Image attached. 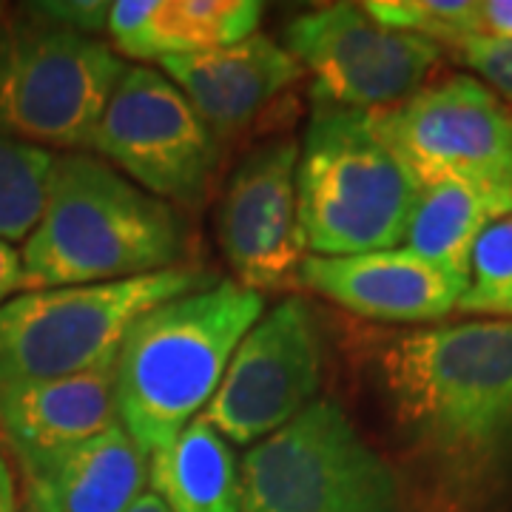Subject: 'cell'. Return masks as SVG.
<instances>
[{
	"label": "cell",
	"instance_id": "5",
	"mask_svg": "<svg viewBox=\"0 0 512 512\" xmlns=\"http://www.w3.org/2000/svg\"><path fill=\"white\" fill-rule=\"evenodd\" d=\"M217 282L211 271L180 265L106 285L15 293L0 305V387L66 379L114 362L143 313Z\"/></svg>",
	"mask_w": 512,
	"mask_h": 512
},
{
	"label": "cell",
	"instance_id": "13",
	"mask_svg": "<svg viewBox=\"0 0 512 512\" xmlns=\"http://www.w3.org/2000/svg\"><path fill=\"white\" fill-rule=\"evenodd\" d=\"M299 282L356 316L399 325L439 322L456 311L467 288L464 279L410 248L353 256L308 254L299 265Z\"/></svg>",
	"mask_w": 512,
	"mask_h": 512
},
{
	"label": "cell",
	"instance_id": "20",
	"mask_svg": "<svg viewBox=\"0 0 512 512\" xmlns=\"http://www.w3.org/2000/svg\"><path fill=\"white\" fill-rule=\"evenodd\" d=\"M55 154L0 137V239L20 242L43 214Z\"/></svg>",
	"mask_w": 512,
	"mask_h": 512
},
{
	"label": "cell",
	"instance_id": "27",
	"mask_svg": "<svg viewBox=\"0 0 512 512\" xmlns=\"http://www.w3.org/2000/svg\"><path fill=\"white\" fill-rule=\"evenodd\" d=\"M0 512H18V484L9 456L0 444Z\"/></svg>",
	"mask_w": 512,
	"mask_h": 512
},
{
	"label": "cell",
	"instance_id": "11",
	"mask_svg": "<svg viewBox=\"0 0 512 512\" xmlns=\"http://www.w3.org/2000/svg\"><path fill=\"white\" fill-rule=\"evenodd\" d=\"M322 376V325L308 299L288 296L242 336L200 419L228 444L254 447L316 402Z\"/></svg>",
	"mask_w": 512,
	"mask_h": 512
},
{
	"label": "cell",
	"instance_id": "10",
	"mask_svg": "<svg viewBox=\"0 0 512 512\" xmlns=\"http://www.w3.org/2000/svg\"><path fill=\"white\" fill-rule=\"evenodd\" d=\"M285 49L311 72L313 103L353 111L410 100L444 57L439 43L376 23L362 3H330L293 18Z\"/></svg>",
	"mask_w": 512,
	"mask_h": 512
},
{
	"label": "cell",
	"instance_id": "21",
	"mask_svg": "<svg viewBox=\"0 0 512 512\" xmlns=\"http://www.w3.org/2000/svg\"><path fill=\"white\" fill-rule=\"evenodd\" d=\"M456 311L512 316V214L490 222L476 239Z\"/></svg>",
	"mask_w": 512,
	"mask_h": 512
},
{
	"label": "cell",
	"instance_id": "15",
	"mask_svg": "<svg viewBox=\"0 0 512 512\" xmlns=\"http://www.w3.org/2000/svg\"><path fill=\"white\" fill-rule=\"evenodd\" d=\"M117 359L49 382L0 387V444L15 464L52 456L109 430L117 419Z\"/></svg>",
	"mask_w": 512,
	"mask_h": 512
},
{
	"label": "cell",
	"instance_id": "6",
	"mask_svg": "<svg viewBox=\"0 0 512 512\" xmlns=\"http://www.w3.org/2000/svg\"><path fill=\"white\" fill-rule=\"evenodd\" d=\"M239 512H404L399 478L348 410L316 399L239 461Z\"/></svg>",
	"mask_w": 512,
	"mask_h": 512
},
{
	"label": "cell",
	"instance_id": "9",
	"mask_svg": "<svg viewBox=\"0 0 512 512\" xmlns=\"http://www.w3.org/2000/svg\"><path fill=\"white\" fill-rule=\"evenodd\" d=\"M373 134L419 188L467 183L512 194V111L467 74L427 83L384 111H367Z\"/></svg>",
	"mask_w": 512,
	"mask_h": 512
},
{
	"label": "cell",
	"instance_id": "14",
	"mask_svg": "<svg viewBox=\"0 0 512 512\" xmlns=\"http://www.w3.org/2000/svg\"><path fill=\"white\" fill-rule=\"evenodd\" d=\"M160 72L185 94L211 134L225 140L251 126L279 94L302 80L305 69L285 43L254 32L234 46L163 57Z\"/></svg>",
	"mask_w": 512,
	"mask_h": 512
},
{
	"label": "cell",
	"instance_id": "3",
	"mask_svg": "<svg viewBox=\"0 0 512 512\" xmlns=\"http://www.w3.org/2000/svg\"><path fill=\"white\" fill-rule=\"evenodd\" d=\"M262 311V293L220 279L168 299L126 330L114 373L117 419L146 456L202 416Z\"/></svg>",
	"mask_w": 512,
	"mask_h": 512
},
{
	"label": "cell",
	"instance_id": "18",
	"mask_svg": "<svg viewBox=\"0 0 512 512\" xmlns=\"http://www.w3.org/2000/svg\"><path fill=\"white\" fill-rule=\"evenodd\" d=\"M151 493L168 512H239V461L205 419L148 456Z\"/></svg>",
	"mask_w": 512,
	"mask_h": 512
},
{
	"label": "cell",
	"instance_id": "25",
	"mask_svg": "<svg viewBox=\"0 0 512 512\" xmlns=\"http://www.w3.org/2000/svg\"><path fill=\"white\" fill-rule=\"evenodd\" d=\"M478 35L510 37L512 40V0H481L478 3Z\"/></svg>",
	"mask_w": 512,
	"mask_h": 512
},
{
	"label": "cell",
	"instance_id": "17",
	"mask_svg": "<svg viewBox=\"0 0 512 512\" xmlns=\"http://www.w3.org/2000/svg\"><path fill=\"white\" fill-rule=\"evenodd\" d=\"M259 18L256 0H117L106 29L114 52L160 63L234 46L254 35Z\"/></svg>",
	"mask_w": 512,
	"mask_h": 512
},
{
	"label": "cell",
	"instance_id": "24",
	"mask_svg": "<svg viewBox=\"0 0 512 512\" xmlns=\"http://www.w3.org/2000/svg\"><path fill=\"white\" fill-rule=\"evenodd\" d=\"M32 12L43 15V18L55 20L60 26H69L74 32L83 35H100L109 23L111 3H100V0H52V3H32Z\"/></svg>",
	"mask_w": 512,
	"mask_h": 512
},
{
	"label": "cell",
	"instance_id": "8",
	"mask_svg": "<svg viewBox=\"0 0 512 512\" xmlns=\"http://www.w3.org/2000/svg\"><path fill=\"white\" fill-rule=\"evenodd\" d=\"M89 151L180 211H200L220 165V140L185 94L151 66H126Z\"/></svg>",
	"mask_w": 512,
	"mask_h": 512
},
{
	"label": "cell",
	"instance_id": "7",
	"mask_svg": "<svg viewBox=\"0 0 512 512\" xmlns=\"http://www.w3.org/2000/svg\"><path fill=\"white\" fill-rule=\"evenodd\" d=\"M126 60L100 37L26 6L0 20V137L26 146L89 148Z\"/></svg>",
	"mask_w": 512,
	"mask_h": 512
},
{
	"label": "cell",
	"instance_id": "1",
	"mask_svg": "<svg viewBox=\"0 0 512 512\" xmlns=\"http://www.w3.org/2000/svg\"><path fill=\"white\" fill-rule=\"evenodd\" d=\"M367 379L404 512H512V319L384 336Z\"/></svg>",
	"mask_w": 512,
	"mask_h": 512
},
{
	"label": "cell",
	"instance_id": "12",
	"mask_svg": "<svg viewBox=\"0 0 512 512\" xmlns=\"http://www.w3.org/2000/svg\"><path fill=\"white\" fill-rule=\"evenodd\" d=\"M299 143L274 137L231 171L217 214V237L237 282L251 291L299 282L305 239L296 202Z\"/></svg>",
	"mask_w": 512,
	"mask_h": 512
},
{
	"label": "cell",
	"instance_id": "23",
	"mask_svg": "<svg viewBox=\"0 0 512 512\" xmlns=\"http://www.w3.org/2000/svg\"><path fill=\"white\" fill-rule=\"evenodd\" d=\"M456 57L470 66L473 72L487 80L484 86L490 92H498L501 97L512 100V40L510 37H490L476 35L467 37L453 46Z\"/></svg>",
	"mask_w": 512,
	"mask_h": 512
},
{
	"label": "cell",
	"instance_id": "26",
	"mask_svg": "<svg viewBox=\"0 0 512 512\" xmlns=\"http://www.w3.org/2000/svg\"><path fill=\"white\" fill-rule=\"evenodd\" d=\"M20 291V251L0 239V305L9 302Z\"/></svg>",
	"mask_w": 512,
	"mask_h": 512
},
{
	"label": "cell",
	"instance_id": "28",
	"mask_svg": "<svg viewBox=\"0 0 512 512\" xmlns=\"http://www.w3.org/2000/svg\"><path fill=\"white\" fill-rule=\"evenodd\" d=\"M126 512H168V507H165L157 495L148 490V493L140 495V498H137V501H134V504H131Z\"/></svg>",
	"mask_w": 512,
	"mask_h": 512
},
{
	"label": "cell",
	"instance_id": "2",
	"mask_svg": "<svg viewBox=\"0 0 512 512\" xmlns=\"http://www.w3.org/2000/svg\"><path fill=\"white\" fill-rule=\"evenodd\" d=\"M191 228L180 208L151 197L86 151L55 154L43 214L20 248V291L106 285L180 268Z\"/></svg>",
	"mask_w": 512,
	"mask_h": 512
},
{
	"label": "cell",
	"instance_id": "4",
	"mask_svg": "<svg viewBox=\"0 0 512 512\" xmlns=\"http://www.w3.org/2000/svg\"><path fill=\"white\" fill-rule=\"evenodd\" d=\"M419 185L373 134L367 111L313 103L299 146L296 202L313 256L399 248Z\"/></svg>",
	"mask_w": 512,
	"mask_h": 512
},
{
	"label": "cell",
	"instance_id": "19",
	"mask_svg": "<svg viewBox=\"0 0 512 512\" xmlns=\"http://www.w3.org/2000/svg\"><path fill=\"white\" fill-rule=\"evenodd\" d=\"M512 214V194L467 183L419 188L404 234V248L467 282L470 254L490 222Z\"/></svg>",
	"mask_w": 512,
	"mask_h": 512
},
{
	"label": "cell",
	"instance_id": "22",
	"mask_svg": "<svg viewBox=\"0 0 512 512\" xmlns=\"http://www.w3.org/2000/svg\"><path fill=\"white\" fill-rule=\"evenodd\" d=\"M362 9L387 29L427 37L439 46L478 35L476 0H370Z\"/></svg>",
	"mask_w": 512,
	"mask_h": 512
},
{
	"label": "cell",
	"instance_id": "16",
	"mask_svg": "<svg viewBox=\"0 0 512 512\" xmlns=\"http://www.w3.org/2000/svg\"><path fill=\"white\" fill-rule=\"evenodd\" d=\"M18 470L23 512H126L148 484V456L120 424Z\"/></svg>",
	"mask_w": 512,
	"mask_h": 512
}]
</instances>
